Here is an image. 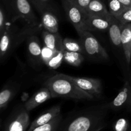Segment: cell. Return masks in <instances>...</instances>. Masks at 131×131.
Instances as JSON below:
<instances>
[{
  "label": "cell",
  "mask_w": 131,
  "mask_h": 131,
  "mask_svg": "<svg viewBox=\"0 0 131 131\" xmlns=\"http://www.w3.org/2000/svg\"><path fill=\"white\" fill-rule=\"evenodd\" d=\"M109 104L73 112L62 118L56 131H101L107 125Z\"/></svg>",
  "instance_id": "6da1fadb"
},
{
  "label": "cell",
  "mask_w": 131,
  "mask_h": 131,
  "mask_svg": "<svg viewBox=\"0 0 131 131\" xmlns=\"http://www.w3.org/2000/svg\"><path fill=\"white\" fill-rule=\"evenodd\" d=\"M42 25L31 26L24 24L21 28L12 24L1 34L0 60L3 63L7 60L15 49L32 35L37 34L42 30Z\"/></svg>",
  "instance_id": "7a4b0ae2"
},
{
  "label": "cell",
  "mask_w": 131,
  "mask_h": 131,
  "mask_svg": "<svg viewBox=\"0 0 131 131\" xmlns=\"http://www.w3.org/2000/svg\"><path fill=\"white\" fill-rule=\"evenodd\" d=\"M49 89L52 98L75 100H93L94 98L78 87L68 74H56L47 78L43 83Z\"/></svg>",
  "instance_id": "3957f363"
},
{
  "label": "cell",
  "mask_w": 131,
  "mask_h": 131,
  "mask_svg": "<svg viewBox=\"0 0 131 131\" xmlns=\"http://www.w3.org/2000/svg\"><path fill=\"white\" fill-rule=\"evenodd\" d=\"M79 41L84 49V55L92 60L104 62L109 60V55L98 40L89 31L79 33Z\"/></svg>",
  "instance_id": "277c9868"
},
{
  "label": "cell",
  "mask_w": 131,
  "mask_h": 131,
  "mask_svg": "<svg viewBox=\"0 0 131 131\" xmlns=\"http://www.w3.org/2000/svg\"><path fill=\"white\" fill-rule=\"evenodd\" d=\"M14 14V22L22 20L24 24L31 26L42 24L35 14L29 0H9Z\"/></svg>",
  "instance_id": "5b68a950"
},
{
  "label": "cell",
  "mask_w": 131,
  "mask_h": 131,
  "mask_svg": "<svg viewBox=\"0 0 131 131\" xmlns=\"http://www.w3.org/2000/svg\"><path fill=\"white\" fill-rule=\"evenodd\" d=\"M30 124L29 112L21 105L12 110L4 124L3 131H28Z\"/></svg>",
  "instance_id": "8992f818"
},
{
  "label": "cell",
  "mask_w": 131,
  "mask_h": 131,
  "mask_svg": "<svg viewBox=\"0 0 131 131\" xmlns=\"http://www.w3.org/2000/svg\"><path fill=\"white\" fill-rule=\"evenodd\" d=\"M62 5L68 20L78 34L86 30L85 28L86 12L70 0H62Z\"/></svg>",
  "instance_id": "52a82bcc"
},
{
  "label": "cell",
  "mask_w": 131,
  "mask_h": 131,
  "mask_svg": "<svg viewBox=\"0 0 131 131\" xmlns=\"http://www.w3.org/2000/svg\"><path fill=\"white\" fill-rule=\"evenodd\" d=\"M78 87L83 91L92 95L93 98L101 97L102 92V86L101 81L97 78L79 77L68 75Z\"/></svg>",
  "instance_id": "ba28073f"
},
{
  "label": "cell",
  "mask_w": 131,
  "mask_h": 131,
  "mask_svg": "<svg viewBox=\"0 0 131 131\" xmlns=\"http://www.w3.org/2000/svg\"><path fill=\"white\" fill-rule=\"evenodd\" d=\"M26 42L29 61L36 66H40L41 64H43L42 60V47L37 34L28 37L26 40Z\"/></svg>",
  "instance_id": "9c48e42d"
},
{
  "label": "cell",
  "mask_w": 131,
  "mask_h": 131,
  "mask_svg": "<svg viewBox=\"0 0 131 131\" xmlns=\"http://www.w3.org/2000/svg\"><path fill=\"white\" fill-rule=\"evenodd\" d=\"M60 114H61V109L60 105H54V106L49 108L44 113H42L40 115L38 116L31 123L28 131H31L32 130L37 127L49 123Z\"/></svg>",
  "instance_id": "30bf717a"
},
{
  "label": "cell",
  "mask_w": 131,
  "mask_h": 131,
  "mask_svg": "<svg viewBox=\"0 0 131 131\" xmlns=\"http://www.w3.org/2000/svg\"><path fill=\"white\" fill-rule=\"evenodd\" d=\"M20 85L17 82H9L3 87L0 92V110L3 111L20 89Z\"/></svg>",
  "instance_id": "8fae6325"
},
{
  "label": "cell",
  "mask_w": 131,
  "mask_h": 131,
  "mask_svg": "<svg viewBox=\"0 0 131 131\" xmlns=\"http://www.w3.org/2000/svg\"><path fill=\"white\" fill-rule=\"evenodd\" d=\"M52 95L47 87H43L35 92L24 104V107L28 112H30L38 105L47 100L52 98Z\"/></svg>",
  "instance_id": "7c38bea8"
},
{
  "label": "cell",
  "mask_w": 131,
  "mask_h": 131,
  "mask_svg": "<svg viewBox=\"0 0 131 131\" xmlns=\"http://www.w3.org/2000/svg\"><path fill=\"white\" fill-rule=\"evenodd\" d=\"M41 23L43 29L51 33H58L59 30L58 19L56 16V11L50 9H44L40 12Z\"/></svg>",
  "instance_id": "4fadbf2b"
},
{
  "label": "cell",
  "mask_w": 131,
  "mask_h": 131,
  "mask_svg": "<svg viewBox=\"0 0 131 131\" xmlns=\"http://www.w3.org/2000/svg\"><path fill=\"white\" fill-rule=\"evenodd\" d=\"M111 15L108 17H104L87 14L85 21L86 30L89 32H93V31L104 32V31L108 30L110 24V17Z\"/></svg>",
  "instance_id": "5bb4252c"
},
{
  "label": "cell",
  "mask_w": 131,
  "mask_h": 131,
  "mask_svg": "<svg viewBox=\"0 0 131 131\" xmlns=\"http://www.w3.org/2000/svg\"><path fill=\"white\" fill-rule=\"evenodd\" d=\"M42 37L44 46L54 51H65L63 46V39L61 35L58 33H51L43 29L42 30Z\"/></svg>",
  "instance_id": "9a60e30c"
},
{
  "label": "cell",
  "mask_w": 131,
  "mask_h": 131,
  "mask_svg": "<svg viewBox=\"0 0 131 131\" xmlns=\"http://www.w3.org/2000/svg\"><path fill=\"white\" fill-rule=\"evenodd\" d=\"M130 97L131 85L127 80L125 82L124 87L120 90L114 100L111 102L109 103L110 109L116 110L121 109L128 101H130Z\"/></svg>",
  "instance_id": "2e32d148"
},
{
  "label": "cell",
  "mask_w": 131,
  "mask_h": 131,
  "mask_svg": "<svg viewBox=\"0 0 131 131\" xmlns=\"http://www.w3.org/2000/svg\"><path fill=\"white\" fill-rule=\"evenodd\" d=\"M110 27L108 29L109 35L113 44L118 48H122L121 35L124 24H122L116 17L111 15L110 17Z\"/></svg>",
  "instance_id": "e0dca14e"
},
{
  "label": "cell",
  "mask_w": 131,
  "mask_h": 131,
  "mask_svg": "<svg viewBox=\"0 0 131 131\" xmlns=\"http://www.w3.org/2000/svg\"><path fill=\"white\" fill-rule=\"evenodd\" d=\"M121 41L126 62L129 65L131 60V23L123 25Z\"/></svg>",
  "instance_id": "ac0fdd59"
},
{
  "label": "cell",
  "mask_w": 131,
  "mask_h": 131,
  "mask_svg": "<svg viewBox=\"0 0 131 131\" xmlns=\"http://www.w3.org/2000/svg\"><path fill=\"white\" fill-rule=\"evenodd\" d=\"M86 12L88 15L108 17L111 14L102 0H92L88 5Z\"/></svg>",
  "instance_id": "d6986e66"
},
{
  "label": "cell",
  "mask_w": 131,
  "mask_h": 131,
  "mask_svg": "<svg viewBox=\"0 0 131 131\" xmlns=\"http://www.w3.org/2000/svg\"><path fill=\"white\" fill-rule=\"evenodd\" d=\"M84 55L81 53L63 51L64 61L72 66L78 67L83 62Z\"/></svg>",
  "instance_id": "ffe728a7"
},
{
  "label": "cell",
  "mask_w": 131,
  "mask_h": 131,
  "mask_svg": "<svg viewBox=\"0 0 131 131\" xmlns=\"http://www.w3.org/2000/svg\"><path fill=\"white\" fill-rule=\"evenodd\" d=\"M63 46L65 51L78 52L84 55V49L79 39L76 40L71 38L63 39Z\"/></svg>",
  "instance_id": "44dd1931"
},
{
  "label": "cell",
  "mask_w": 131,
  "mask_h": 131,
  "mask_svg": "<svg viewBox=\"0 0 131 131\" xmlns=\"http://www.w3.org/2000/svg\"><path fill=\"white\" fill-rule=\"evenodd\" d=\"M107 3L109 12L113 16L116 18H117L127 8L118 0H107Z\"/></svg>",
  "instance_id": "7402d4cb"
},
{
  "label": "cell",
  "mask_w": 131,
  "mask_h": 131,
  "mask_svg": "<svg viewBox=\"0 0 131 131\" xmlns=\"http://www.w3.org/2000/svg\"><path fill=\"white\" fill-rule=\"evenodd\" d=\"M62 118V114H60V115L56 117L54 119H52L49 123L37 127V128L32 130L31 131H56Z\"/></svg>",
  "instance_id": "603a6c76"
},
{
  "label": "cell",
  "mask_w": 131,
  "mask_h": 131,
  "mask_svg": "<svg viewBox=\"0 0 131 131\" xmlns=\"http://www.w3.org/2000/svg\"><path fill=\"white\" fill-rule=\"evenodd\" d=\"M64 61L63 51H56L54 56L47 64V66L51 69H56Z\"/></svg>",
  "instance_id": "cb8c5ba5"
},
{
  "label": "cell",
  "mask_w": 131,
  "mask_h": 131,
  "mask_svg": "<svg viewBox=\"0 0 131 131\" xmlns=\"http://www.w3.org/2000/svg\"><path fill=\"white\" fill-rule=\"evenodd\" d=\"M56 51H54V50L49 48L47 46H43L42 49V60L43 64L47 66L51 58L54 56Z\"/></svg>",
  "instance_id": "d4e9b609"
},
{
  "label": "cell",
  "mask_w": 131,
  "mask_h": 131,
  "mask_svg": "<svg viewBox=\"0 0 131 131\" xmlns=\"http://www.w3.org/2000/svg\"><path fill=\"white\" fill-rule=\"evenodd\" d=\"M116 19L122 24L131 23V7H127Z\"/></svg>",
  "instance_id": "484cf974"
},
{
  "label": "cell",
  "mask_w": 131,
  "mask_h": 131,
  "mask_svg": "<svg viewBox=\"0 0 131 131\" xmlns=\"http://www.w3.org/2000/svg\"><path fill=\"white\" fill-rule=\"evenodd\" d=\"M129 122L125 118H120L115 124V131H128Z\"/></svg>",
  "instance_id": "4316f807"
},
{
  "label": "cell",
  "mask_w": 131,
  "mask_h": 131,
  "mask_svg": "<svg viewBox=\"0 0 131 131\" xmlns=\"http://www.w3.org/2000/svg\"><path fill=\"white\" fill-rule=\"evenodd\" d=\"M37 1H38L40 6V8L38 11V12L44 10V9H50V10L56 11L53 5L52 0H37Z\"/></svg>",
  "instance_id": "83f0119b"
},
{
  "label": "cell",
  "mask_w": 131,
  "mask_h": 131,
  "mask_svg": "<svg viewBox=\"0 0 131 131\" xmlns=\"http://www.w3.org/2000/svg\"><path fill=\"white\" fill-rule=\"evenodd\" d=\"M72 2L74 3V4L80 7L81 8L83 9V10L86 12L88 5L90 3L92 0H70Z\"/></svg>",
  "instance_id": "f1b7e54d"
},
{
  "label": "cell",
  "mask_w": 131,
  "mask_h": 131,
  "mask_svg": "<svg viewBox=\"0 0 131 131\" xmlns=\"http://www.w3.org/2000/svg\"><path fill=\"white\" fill-rule=\"evenodd\" d=\"M126 7H131V0H118Z\"/></svg>",
  "instance_id": "f546056e"
},
{
  "label": "cell",
  "mask_w": 131,
  "mask_h": 131,
  "mask_svg": "<svg viewBox=\"0 0 131 131\" xmlns=\"http://www.w3.org/2000/svg\"><path fill=\"white\" fill-rule=\"evenodd\" d=\"M29 1H30L31 3L38 11V10H39L40 8V6H39V4H38V1H37V0H29Z\"/></svg>",
  "instance_id": "4dcf8cb0"
}]
</instances>
